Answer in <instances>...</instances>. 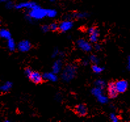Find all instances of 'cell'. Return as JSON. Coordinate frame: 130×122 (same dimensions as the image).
<instances>
[{
    "label": "cell",
    "mask_w": 130,
    "mask_h": 122,
    "mask_svg": "<svg viewBox=\"0 0 130 122\" xmlns=\"http://www.w3.org/2000/svg\"><path fill=\"white\" fill-rule=\"evenodd\" d=\"M76 74V68L72 64H69L65 67L61 74L62 79L65 81H70L75 77Z\"/></svg>",
    "instance_id": "6da1fadb"
},
{
    "label": "cell",
    "mask_w": 130,
    "mask_h": 122,
    "mask_svg": "<svg viewBox=\"0 0 130 122\" xmlns=\"http://www.w3.org/2000/svg\"><path fill=\"white\" fill-rule=\"evenodd\" d=\"M28 14L30 18L39 20V19H43L45 16H46L47 9L41 8L40 6L37 5L34 8L30 9Z\"/></svg>",
    "instance_id": "7a4b0ae2"
},
{
    "label": "cell",
    "mask_w": 130,
    "mask_h": 122,
    "mask_svg": "<svg viewBox=\"0 0 130 122\" xmlns=\"http://www.w3.org/2000/svg\"><path fill=\"white\" fill-rule=\"evenodd\" d=\"M115 86L118 93H124L128 88V82L125 79H120L115 82Z\"/></svg>",
    "instance_id": "3957f363"
},
{
    "label": "cell",
    "mask_w": 130,
    "mask_h": 122,
    "mask_svg": "<svg viewBox=\"0 0 130 122\" xmlns=\"http://www.w3.org/2000/svg\"><path fill=\"white\" fill-rule=\"evenodd\" d=\"M37 5L35 2H21L17 5H14V8L17 9H32Z\"/></svg>",
    "instance_id": "277c9868"
},
{
    "label": "cell",
    "mask_w": 130,
    "mask_h": 122,
    "mask_svg": "<svg viewBox=\"0 0 130 122\" xmlns=\"http://www.w3.org/2000/svg\"><path fill=\"white\" fill-rule=\"evenodd\" d=\"M77 45L79 49H81L82 51H85V52H89L92 49V47L90 43L83 39H80L78 40L77 41Z\"/></svg>",
    "instance_id": "5b68a950"
},
{
    "label": "cell",
    "mask_w": 130,
    "mask_h": 122,
    "mask_svg": "<svg viewBox=\"0 0 130 122\" xmlns=\"http://www.w3.org/2000/svg\"><path fill=\"white\" fill-rule=\"evenodd\" d=\"M34 83L36 84H39L41 83L43 81V76L40 73L38 72H32V73L30 74V75L28 77Z\"/></svg>",
    "instance_id": "8992f818"
},
{
    "label": "cell",
    "mask_w": 130,
    "mask_h": 122,
    "mask_svg": "<svg viewBox=\"0 0 130 122\" xmlns=\"http://www.w3.org/2000/svg\"><path fill=\"white\" fill-rule=\"evenodd\" d=\"M107 91H108V95L110 98H115L116 97H117L118 93L116 90V86H115V82L111 81V82H110L108 83Z\"/></svg>",
    "instance_id": "52a82bcc"
},
{
    "label": "cell",
    "mask_w": 130,
    "mask_h": 122,
    "mask_svg": "<svg viewBox=\"0 0 130 122\" xmlns=\"http://www.w3.org/2000/svg\"><path fill=\"white\" fill-rule=\"evenodd\" d=\"M88 32L89 33V40H90L91 42V43L97 42V40H98L99 36V30L95 28L91 27L89 29Z\"/></svg>",
    "instance_id": "ba28073f"
},
{
    "label": "cell",
    "mask_w": 130,
    "mask_h": 122,
    "mask_svg": "<svg viewBox=\"0 0 130 122\" xmlns=\"http://www.w3.org/2000/svg\"><path fill=\"white\" fill-rule=\"evenodd\" d=\"M74 111L77 115L81 117H84L87 114V108L86 105L78 104L74 108Z\"/></svg>",
    "instance_id": "9c48e42d"
},
{
    "label": "cell",
    "mask_w": 130,
    "mask_h": 122,
    "mask_svg": "<svg viewBox=\"0 0 130 122\" xmlns=\"http://www.w3.org/2000/svg\"><path fill=\"white\" fill-rule=\"evenodd\" d=\"M73 26V22L70 21H64L59 24V30L61 32H67Z\"/></svg>",
    "instance_id": "30bf717a"
},
{
    "label": "cell",
    "mask_w": 130,
    "mask_h": 122,
    "mask_svg": "<svg viewBox=\"0 0 130 122\" xmlns=\"http://www.w3.org/2000/svg\"><path fill=\"white\" fill-rule=\"evenodd\" d=\"M31 48V44L28 40H24L21 41L18 45V49L21 52H26L28 51Z\"/></svg>",
    "instance_id": "8fae6325"
},
{
    "label": "cell",
    "mask_w": 130,
    "mask_h": 122,
    "mask_svg": "<svg viewBox=\"0 0 130 122\" xmlns=\"http://www.w3.org/2000/svg\"><path fill=\"white\" fill-rule=\"evenodd\" d=\"M42 76H43V79H46V80H49V81H57V79H58L56 74L52 73V72L45 73L43 75H42Z\"/></svg>",
    "instance_id": "7c38bea8"
},
{
    "label": "cell",
    "mask_w": 130,
    "mask_h": 122,
    "mask_svg": "<svg viewBox=\"0 0 130 122\" xmlns=\"http://www.w3.org/2000/svg\"><path fill=\"white\" fill-rule=\"evenodd\" d=\"M62 62L60 60H57L53 64V73L57 74L59 73V72L61 70V67H62Z\"/></svg>",
    "instance_id": "4fadbf2b"
},
{
    "label": "cell",
    "mask_w": 130,
    "mask_h": 122,
    "mask_svg": "<svg viewBox=\"0 0 130 122\" xmlns=\"http://www.w3.org/2000/svg\"><path fill=\"white\" fill-rule=\"evenodd\" d=\"M12 86H13V83L11 82H9V81H7L0 87V90L2 92H7L11 89Z\"/></svg>",
    "instance_id": "5bb4252c"
},
{
    "label": "cell",
    "mask_w": 130,
    "mask_h": 122,
    "mask_svg": "<svg viewBox=\"0 0 130 122\" xmlns=\"http://www.w3.org/2000/svg\"><path fill=\"white\" fill-rule=\"evenodd\" d=\"M0 36L4 38V39L9 40V39L11 38V34L9 30L3 29V30H0Z\"/></svg>",
    "instance_id": "9a60e30c"
},
{
    "label": "cell",
    "mask_w": 130,
    "mask_h": 122,
    "mask_svg": "<svg viewBox=\"0 0 130 122\" xmlns=\"http://www.w3.org/2000/svg\"><path fill=\"white\" fill-rule=\"evenodd\" d=\"M8 41H7V47H8V49H9L11 51H14L16 49V43L14 42V40L13 39H9Z\"/></svg>",
    "instance_id": "2e32d148"
},
{
    "label": "cell",
    "mask_w": 130,
    "mask_h": 122,
    "mask_svg": "<svg viewBox=\"0 0 130 122\" xmlns=\"http://www.w3.org/2000/svg\"><path fill=\"white\" fill-rule=\"evenodd\" d=\"M57 12L56 10L54 9H47V15L46 16L50 18H54L57 16Z\"/></svg>",
    "instance_id": "e0dca14e"
},
{
    "label": "cell",
    "mask_w": 130,
    "mask_h": 122,
    "mask_svg": "<svg viewBox=\"0 0 130 122\" xmlns=\"http://www.w3.org/2000/svg\"><path fill=\"white\" fill-rule=\"evenodd\" d=\"M97 100H98V101L102 104L106 103V102H108V98H107L106 97H105V95H103V94H101V95L97 96Z\"/></svg>",
    "instance_id": "ac0fdd59"
},
{
    "label": "cell",
    "mask_w": 130,
    "mask_h": 122,
    "mask_svg": "<svg viewBox=\"0 0 130 122\" xmlns=\"http://www.w3.org/2000/svg\"><path fill=\"white\" fill-rule=\"evenodd\" d=\"M91 92H92V94L93 95H95V97H97V96H99V95H101L102 93H103V92H102V89L101 88H100V87H95L94 89H92V91H91Z\"/></svg>",
    "instance_id": "d6986e66"
},
{
    "label": "cell",
    "mask_w": 130,
    "mask_h": 122,
    "mask_svg": "<svg viewBox=\"0 0 130 122\" xmlns=\"http://www.w3.org/2000/svg\"><path fill=\"white\" fill-rule=\"evenodd\" d=\"M92 70L95 73L100 74L101 72H102L103 71L104 69H103V68H101V67L99 66L97 64H94L92 66Z\"/></svg>",
    "instance_id": "ffe728a7"
},
{
    "label": "cell",
    "mask_w": 130,
    "mask_h": 122,
    "mask_svg": "<svg viewBox=\"0 0 130 122\" xmlns=\"http://www.w3.org/2000/svg\"><path fill=\"white\" fill-rule=\"evenodd\" d=\"M49 30H51L53 32H55L57 30H59V24L56 22H53L49 25Z\"/></svg>",
    "instance_id": "44dd1931"
},
{
    "label": "cell",
    "mask_w": 130,
    "mask_h": 122,
    "mask_svg": "<svg viewBox=\"0 0 130 122\" xmlns=\"http://www.w3.org/2000/svg\"><path fill=\"white\" fill-rule=\"evenodd\" d=\"M95 84H96L97 87H100V88L103 89V87H105V81L101 80V79H98V80H97V81H95Z\"/></svg>",
    "instance_id": "7402d4cb"
},
{
    "label": "cell",
    "mask_w": 130,
    "mask_h": 122,
    "mask_svg": "<svg viewBox=\"0 0 130 122\" xmlns=\"http://www.w3.org/2000/svg\"><path fill=\"white\" fill-rule=\"evenodd\" d=\"M90 60L93 63L95 64H97L99 63V60L97 56L93 55L90 56Z\"/></svg>",
    "instance_id": "603a6c76"
},
{
    "label": "cell",
    "mask_w": 130,
    "mask_h": 122,
    "mask_svg": "<svg viewBox=\"0 0 130 122\" xmlns=\"http://www.w3.org/2000/svg\"><path fill=\"white\" fill-rule=\"evenodd\" d=\"M110 119H111L112 121L114 122H117L119 121V119H118V117L117 116H116L114 114H110Z\"/></svg>",
    "instance_id": "cb8c5ba5"
},
{
    "label": "cell",
    "mask_w": 130,
    "mask_h": 122,
    "mask_svg": "<svg viewBox=\"0 0 130 122\" xmlns=\"http://www.w3.org/2000/svg\"><path fill=\"white\" fill-rule=\"evenodd\" d=\"M6 7L7 9H12L13 7H14V5H13V3L10 1H7L6 4Z\"/></svg>",
    "instance_id": "d4e9b609"
},
{
    "label": "cell",
    "mask_w": 130,
    "mask_h": 122,
    "mask_svg": "<svg viewBox=\"0 0 130 122\" xmlns=\"http://www.w3.org/2000/svg\"><path fill=\"white\" fill-rule=\"evenodd\" d=\"M32 70L30 69V68H26V69H25V70H24V73H25V74L26 75V76H28V77H29V76L30 75V74L32 73Z\"/></svg>",
    "instance_id": "484cf974"
},
{
    "label": "cell",
    "mask_w": 130,
    "mask_h": 122,
    "mask_svg": "<svg viewBox=\"0 0 130 122\" xmlns=\"http://www.w3.org/2000/svg\"><path fill=\"white\" fill-rule=\"evenodd\" d=\"M41 30H43V32H47L49 30V26L47 25H43L42 27H41Z\"/></svg>",
    "instance_id": "4316f807"
},
{
    "label": "cell",
    "mask_w": 130,
    "mask_h": 122,
    "mask_svg": "<svg viewBox=\"0 0 130 122\" xmlns=\"http://www.w3.org/2000/svg\"><path fill=\"white\" fill-rule=\"evenodd\" d=\"M86 13H77L76 14L75 16H77L78 18H83V17H85L86 16Z\"/></svg>",
    "instance_id": "83f0119b"
},
{
    "label": "cell",
    "mask_w": 130,
    "mask_h": 122,
    "mask_svg": "<svg viewBox=\"0 0 130 122\" xmlns=\"http://www.w3.org/2000/svg\"><path fill=\"white\" fill-rule=\"evenodd\" d=\"M95 49H96V50H97V51H99V50H101V46H100V45H99L96 44L95 45Z\"/></svg>",
    "instance_id": "f1b7e54d"
},
{
    "label": "cell",
    "mask_w": 130,
    "mask_h": 122,
    "mask_svg": "<svg viewBox=\"0 0 130 122\" xmlns=\"http://www.w3.org/2000/svg\"><path fill=\"white\" fill-rule=\"evenodd\" d=\"M9 0H0V2H2V3H4V2H7Z\"/></svg>",
    "instance_id": "f546056e"
},
{
    "label": "cell",
    "mask_w": 130,
    "mask_h": 122,
    "mask_svg": "<svg viewBox=\"0 0 130 122\" xmlns=\"http://www.w3.org/2000/svg\"><path fill=\"white\" fill-rule=\"evenodd\" d=\"M50 1H51V2H55V1H56V0H50Z\"/></svg>",
    "instance_id": "4dcf8cb0"
},
{
    "label": "cell",
    "mask_w": 130,
    "mask_h": 122,
    "mask_svg": "<svg viewBox=\"0 0 130 122\" xmlns=\"http://www.w3.org/2000/svg\"><path fill=\"white\" fill-rule=\"evenodd\" d=\"M0 24H1V21H0Z\"/></svg>",
    "instance_id": "1f68e13d"
}]
</instances>
